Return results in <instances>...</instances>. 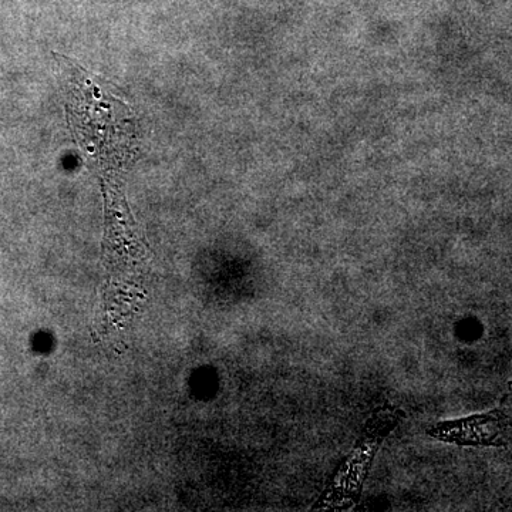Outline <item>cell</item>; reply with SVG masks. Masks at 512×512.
<instances>
[{"label": "cell", "mask_w": 512, "mask_h": 512, "mask_svg": "<svg viewBox=\"0 0 512 512\" xmlns=\"http://www.w3.org/2000/svg\"><path fill=\"white\" fill-rule=\"evenodd\" d=\"M397 414H392L384 423L382 427H369L366 430V439L362 437V441L357 444L356 450L353 451L352 457L349 458L343 470L339 471L335 483H333L332 490L325 494V498L320 501V505H342L356 503L359 498L360 491H362V481L365 480L366 470L369 467L370 461L377 451L382 437L389 433L397 423Z\"/></svg>", "instance_id": "obj_1"}, {"label": "cell", "mask_w": 512, "mask_h": 512, "mask_svg": "<svg viewBox=\"0 0 512 512\" xmlns=\"http://www.w3.org/2000/svg\"><path fill=\"white\" fill-rule=\"evenodd\" d=\"M498 426L500 419L495 414L474 416L470 419L451 421L439 424L431 429V436L440 440L454 441L457 444H483V446H498Z\"/></svg>", "instance_id": "obj_2"}]
</instances>
